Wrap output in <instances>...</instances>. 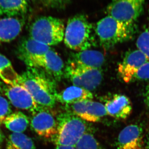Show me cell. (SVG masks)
Here are the masks:
<instances>
[{
	"mask_svg": "<svg viewBox=\"0 0 149 149\" xmlns=\"http://www.w3.org/2000/svg\"><path fill=\"white\" fill-rule=\"evenodd\" d=\"M70 60L87 68L101 69L105 63V58L100 52L89 49L73 53Z\"/></svg>",
	"mask_w": 149,
	"mask_h": 149,
	"instance_id": "obj_16",
	"label": "cell"
},
{
	"mask_svg": "<svg viewBox=\"0 0 149 149\" xmlns=\"http://www.w3.org/2000/svg\"><path fill=\"white\" fill-rule=\"evenodd\" d=\"M63 75L74 86L90 92L96 89L103 79L101 69L85 67L70 60L65 68Z\"/></svg>",
	"mask_w": 149,
	"mask_h": 149,
	"instance_id": "obj_6",
	"label": "cell"
},
{
	"mask_svg": "<svg viewBox=\"0 0 149 149\" xmlns=\"http://www.w3.org/2000/svg\"><path fill=\"white\" fill-rule=\"evenodd\" d=\"M136 46L149 60V22L138 36Z\"/></svg>",
	"mask_w": 149,
	"mask_h": 149,
	"instance_id": "obj_24",
	"label": "cell"
},
{
	"mask_svg": "<svg viewBox=\"0 0 149 149\" xmlns=\"http://www.w3.org/2000/svg\"><path fill=\"white\" fill-rule=\"evenodd\" d=\"M95 26L85 15L77 14L68 20L65 29L64 43L77 52L87 50L96 45Z\"/></svg>",
	"mask_w": 149,
	"mask_h": 149,
	"instance_id": "obj_2",
	"label": "cell"
},
{
	"mask_svg": "<svg viewBox=\"0 0 149 149\" xmlns=\"http://www.w3.org/2000/svg\"><path fill=\"white\" fill-rule=\"evenodd\" d=\"M149 79V60L139 68L134 77L133 81Z\"/></svg>",
	"mask_w": 149,
	"mask_h": 149,
	"instance_id": "obj_27",
	"label": "cell"
},
{
	"mask_svg": "<svg viewBox=\"0 0 149 149\" xmlns=\"http://www.w3.org/2000/svg\"><path fill=\"white\" fill-rule=\"evenodd\" d=\"M50 49V47L29 37L20 42L17 55L28 68L40 69L43 68L45 54Z\"/></svg>",
	"mask_w": 149,
	"mask_h": 149,
	"instance_id": "obj_8",
	"label": "cell"
},
{
	"mask_svg": "<svg viewBox=\"0 0 149 149\" xmlns=\"http://www.w3.org/2000/svg\"><path fill=\"white\" fill-rule=\"evenodd\" d=\"M29 119L21 111L11 113L6 118L3 124L13 133H23L29 124Z\"/></svg>",
	"mask_w": 149,
	"mask_h": 149,
	"instance_id": "obj_20",
	"label": "cell"
},
{
	"mask_svg": "<svg viewBox=\"0 0 149 149\" xmlns=\"http://www.w3.org/2000/svg\"><path fill=\"white\" fill-rule=\"evenodd\" d=\"M0 93L15 107L28 111L33 114L43 108L36 103L28 91L19 83L9 85L0 80Z\"/></svg>",
	"mask_w": 149,
	"mask_h": 149,
	"instance_id": "obj_9",
	"label": "cell"
},
{
	"mask_svg": "<svg viewBox=\"0 0 149 149\" xmlns=\"http://www.w3.org/2000/svg\"><path fill=\"white\" fill-rule=\"evenodd\" d=\"M42 68L54 81H60L64 74V63L62 58L51 49L45 54Z\"/></svg>",
	"mask_w": 149,
	"mask_h": 149,
	"instance_id": "obj_15",
	"label": "cell"
},
{
	"mask_svg": "<svg viewBox=\"0 0 149 149\" xmlns=\"http://www.w3.org/2000/svg\"><path fill=\"white\" fill-rule=\"evenodd\" d=\"M93 97L92 92L73 85L57 93L56 101L66 106L82 101L93 100Z\"/></svg>",
	"mask_w": 149,
	"mask_h": 149,
	"instance_id": "obj_18",
	"label": "cell"
},
{
	"mask_svg": "<svg viewBox=\"0 0 149 149\" xmlns=\"http://www.w3.org/2000/svg\"><path fill=\"white\" fill-rule=\"evenodd\" d=\"M6 149H35L34 142L22 133H13L7 139Z\"/></svg>",
	"mask_w": 149,
	"mask_h": 149,
	"instance_id": "obj_22",
	"label": "cell"
},
{
	"mask_svg": "<svg viewBox=\"0 0 149 149\" xmlns=\"http://www.w3.org/2000/svg\"><path fill=\"white\" fill-rule=\"evenodd\" d=\"M65 106L66 111L73 113L85 122H98L107 115L104 105L92 100L82 101Z\"/></svg>",
	"mask_w": 149,
	"mask_h": 149,
	"instance_id": "obj_10",
	"label": "cell"
},
{
	"mask_svg": "<svg viewBox=\"0 0 149 149\" xmlns=\"http://www.w3.org/2000/svg\"><path fill=\"white\" fill-rule=\"evenodd\" d=\"M43 5L47 8L63 9L66 7L71 0H41Z\"/></svg>",
	"mask_w": 149,
	"mask_h": 149,
	"instance_id": "obj_26",
	"label": "cell"
},
{
	"mask_svg": "<svg viewBox=\"0 0 149 149\" xmlns=\"http://www.w3.org/2000/svg\"><path fill=\"white\" fill-rule=\"evenodd\" d=\"M56 149H76L75 147L65 145H57Z\"/></svg>",
	"mask_w": 149,
	"mask_h": 149,
	"instance_id": "obj_29",
	"label": "cell"
},
{
	"mask_svg": "<svg viewBox=\"0 0 149 149\" xmlns=\"http://www.w3.org/2000/svg\"><path fill=\"white\" fill-rule=\"evenodd\" d=\"M143 130L138 124H131L122 130L118 137L117 149H144Z\"/></svg>",
	"mask_w": 149,
	"mask_h": 149,
	"instance_id": "obj_13",
	"label": "cell"
},
{
	"mask_svg": "<svg viewBox=\"0 0 149 149\" xmlns=\"http://www.w3.org/2000/svg\"><path fill=\"white\" fill-rule=\"evenodd\" d=\"M28 9L26 0H0V16L17 17L26 14Z\"/></svg>",
	"mask_w": 149,
	"mask_h": 149,
	"instance_id": "obj_19",
	"label": "cell"
},
{
	"mask_svg": "<svg viewBox=\"0 0 149 149\" xmlns=\"http://www.w3.org/2000/svg\"><path fill=\"white\" fill-rule=\"evenodd\" d=\"M74 147L76 149H105L91 132L85 134Z\"/></svg>",
	"mask_w": 149,
	"mask_h": 149,
	"instance_id": "obj_23",
	"label": "cell"
},
{
	"mask_svg": "<svg viewBox=\"0 0 149 149\" xmlns=\"http://www.w3.org/2000/svg\"><path fill=\"white\" fill-rule=\"evenodd\" d=\"M144 102L146 105L149 109V84L146 88L144 95Z\"/></svg>",
	"mask_w": 149,
	"mask_h": 149,
	"instance_id": "obj_28",
	"label": "cell"
},
{
	"mask_svg": "<svg viewBox=\"0 0 149 149\" xmlns=\"http://www.w3.org/2000/svg\"><path fill=\"white\" fill-rule=\"evenodd\" d=\"M11 113V104L0 93V125L3 124L6 118Z\"/></svg>",
	"mask_w": 149,
	"mask_h": 149,
	"instance_id": "obj_25",
	"label": "cell"
},
{
	"mask_svg": "<svg viewBox=\"0 0 149 149\" xmlns=\"http://www.w3.org/2000/svg\"><path fill=\"white\" fill-rule=\"evenodd\" d=\"M57 133L52 139L56 145L74 146L90 128L85 121L73 113L66 111L56 118Z\"/></svg>",
	"mask_w": 149,
	"mask_h": 149,
	"instance_id": "obj_4",
	"label": "cell"
},
{
	"mask_svg": "<svg viewBox=\"0 0 149 149\" xmlns=\"http://www.w3.org/2000/svg\"><path fill=\"white\" fill-rule=\"evenodd\" d=\"M0 79L9 85L19 83V74L17 73L10 60L0 53Z\"/></svg>",
	"mask_w": 149,
	"mask_h": 149,
	"instance_id": "obj_21",
	"label": "cell"
},
{
	"mask_svg": "<svg viewBox=\"0 0 149 149\" xmlns=\"http://www.w3.org/2000/svg\"><path fill=\"white\" fill-rule=\"evenodd\" d=\"M47 109L42 108L33 115L31 127L39 136L52 139L57 133V123L53 114Z\"/></svg>",
	"mask_w": 149,
	"mask_h": 149,
	"instance_id": "obj_11",
	"label": "cell"
},
{
	"mask_svg": "<svg viewBox=\"0 0 149 149\" xmlns=\"http://www.w3.org/2000/svg\"><path fill=\"white\" fill-rule=\"evenodd\" d=\"M148 61L145 55L138 49L127 52L118 65L119 76L126 83L133 81L134 77L139 69Z\"/></svg>",
	"mask_w": 149,
	"mask_h": 149,
	"instance_id": "obj_12",
	"label": "cell"
},
{
	"mask_svg": "<svg viewBox=\"0 0 149 149\" xmlns=\"http://www.w3.org/2000/svg\"><path fill=\"white\" fill-rule=\"evenodd\" d=\"M145 0H111L107 7L108 16L125 23H134L143 11Z\"/></svg>",
	"mask_w": 149,
	"mask_h": 149,
	"instance_id": "obj_7",
	"label": "cell"
},
{
	"mask_svg": "<svg viewBox=\"0 0 149 149\" xmlns=\"http://www.w3.org/2000/svg\"><path fill=\"white\" fill-rule=\"evenodd\" d=\"M63 20L51 16L36 19L31 25L30 37L47 46H55L63 40L65 32Z\"/></svg>",
	"mask_w": 149,
	"mask_h": 149,
	"instance_id": "obj_5",
	"label": "cell"
},
{
	"mask_svg": "<svg viewBox=\"0 0 149 149\" xmlns=\"http://www.w3.org/2000/svg\"><path fill=\"white\" fill-rule=\"evenodd\" d=\"M95 28L99 43L105 49L130 40L137 30L135 23L120 22L108 15L97 22Z\"/></svg>",
	"mask_w": 149,
	"mask_h": 149,
	"instance_id": "obj_3",
	"label": "cell"
},
{
	"mask_svg": "<svg viewBox=\"0 0 149 149\" xmlns=\"http://www.w3.org/2000/svg\"><path fill=\"white\" fill-rule=\"evenodd\" d=\"M40 69L28 68L19 74V83L30 93L36 103L42 108L51 109L56 103V90L54 81Z\"/></svg>",
	"mask_w": 149,
	"mask_h": 149,
	"instance_id": "obj_1",
	"label": "cell"
},
{
	"mask_svg": "<svg viewBox=\"0 0 149 149\" xmlns=\"http://www.w3.org/2000/svg\"><path fill=\"white\" fill-rule=\"evenodd\" d=\"M145 149H149V139H148V141H147L146 143V145H145Z\"/></svg>",
	"mask_w": 149,
	"mask_h": 149,
	"instance_id": "obj_31",
	"label": "cell"
},
{
	"mask_svg": "<svg viewBox=\"0 0 149 149\" xmlns=\"http://www.w3.org/2000/svg\"><path fill=\"white\" fill-rule=\"evenodd\" d=\"M4 135L3 134L1 129H0V146H1V144L3 143V140H4Z\"/></svg>",
	"mask_w": 149,
	"mask_h": 149,
	"instance_id": "obj_30",
	"label": "cell"
},
{
	"mask_svg": "<svg viewBox=\"0 0 149 149\" xmlns=\"http://www.w3.org/2000/svg\"><path fill=\"white\" fill-rule=\"evenodd\" d=\"M104 106L107 115L115 119H126L132 112L131 102L125 95L115 94L107 100Z\"/></svg>",
	"mask_w": 149,
	"mask_h": 149,
	"instance_id": "obj_14",
	"label": "cell"
},
{
	"mask_svg": "<svg viewBox=\"0 0 149 149\" xmlns=\"http://www.w3.org/2000/svg\"><path fill=\"white\" fill-rule=\"evenodd\" d=\"M23 19L18 17H6L0 19V43L14 40L22 32Z\"/></svg>",
	"mask_w": 149,
	"mask_h": 149,
	"instance_id": "obj_17",
	"label": "cell"
},
{
	"mask_svg": "<svg viewBox=\"0 0 149 149\" xmlns=\"http://www.w3.org/2000/svg\"><path fill=\"white\" fill-rule=\"evenodd\" d=\"M26 1H31V0H26Z\"/></svg>",
	"mask_w": 149,
	"mask_h": 149,
	"instance_id": "obj_32",
	"label": "cell"
}]
</instances>
